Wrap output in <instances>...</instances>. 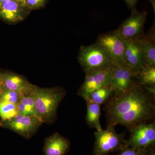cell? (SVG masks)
<instances>
[{"label":"cell","instance_id":"1","mask_svg":"<svg viewBox=\"0 0 155 155\" xmlns=\"http://www.w3.org/2000/svg\"><path fill=\"white\" fill-rule=\"evenodd\" d=\"M155 100L140 84L122 94L112 95L104 106L107 125H122L130 130L147 122L155 117Z\"/></svg>","mask_w":155,"mask_h":155},{"label":"cell","instance_id":"2","mask_svg":"<svg viewBox=\"0 0 155 155\" xmlns=\"http://www.w3.org/2000/svg\"><path fill=\"white\" fill-rule=\"evenodd\" d=\"M31 93L38 116L43 123H53L57 118L58 106L66 95L65 91L58 87L41 88L34 85Z\"/></svg>","mask_w":155,"mask_h":155},{"label":"cell","instance_id":"3","mask_svg":"<svg viewBox=\"0 0 155 155\" xmlns=\"http://www.w3.org/2000/svg\"><path fill=\"white\" fill-rule=\"evenodd\" d=\"M114 125H107L106 129L96 130L92 155H108L110 153L119 152L126 147L127 140L125 134H118Z\"/></svg>","mask_w":155,"mask_h":155},{"label":"cell","instance_id":"4","mask_svg":"<svg viewBox=\"0 0 155 155\" xmlns=\"http://www.w3.org/2000/svg\"><path fill=\"white\" fill-rule=\"evenodd\" d=\"M78 60L86 73L105 69L113 63L102 47L95 43L80 48Z\"/></svg>","mask_w":155,"mask_h":155},{"label":"cell","instance_id":"5","mask_svg":"<svg viewBox=\"0 0 155 155\" xmlns=\"http://www.w3.org/2000/svg\"><path fill=\"white\" fill-rule=\"evenodd\" d=\"M125 42V39L114 30L100 35L95 43L105 50L113 64L126 66L124 61Z\"/></svg>","mask_w":155,"mask_h":155},{"label":"cell","instance_id":"6","mask_svg":"<svg viewBox=\"0 0 155 155\" xmlns=\"http://www.w3.org/2000/svg\"><path fill=\"white\" fill-rule=\"evenodd\" d=\"M43 123L38 116H24L18 114L9 120H1L0 126L8 128L25 138L29 139L36 133Z\"/></svg>","mask_w":155,"mask_h":155},{"label":"cell","instance_id":"7","mask_svg":"<svg viewBox=\"0 0 155 155\" xmlns=\"http://www.w3.org/2000/svg\"><path fill=\"white\" fill-rule=\"evenodd\" d=\"M114 64L105 69L95 70L85 74V78L78 90V94L85 99L96 90L110 86Z\"/></svg>","mask_w":155,"mask_h":155},{"label":"cell","instance_id":"8","mask_svg":"<svg viewBox=\"0 0 155 155\" xmlns=\"http://www.w3.org/2000/svg\"><path fill=\"white\" fill-rule=\"evenodd\" d=\"M130 131V136L127 140L126 146L141 149L155 146V122L150 123L142 122Z\"/></svg>","mask_w":155,"mask_h":155},{"label":"cell","instance_id":"9","mask_svg":"<svg viewBox=\"0 0 155 155\" xmlns=\"http://www.w3.org/2000/svg\"><path fill=\"white\" fill-rule=\"evenodd\" d=\"M130 17L124 20L116 31L125 40L135 39L144 34L145 23L147 13L132 10Z\"/></svg>","mask_w":155,"mask_h":155},{"label":"cell","instance_id":"10","mask_svg":"<svg viewBox=\"0 0 155 155\" xmlns=\"http://www.w3.org/2000/svg\"><path fill=\"white\" fill-rule=\"evenodd\" d=\"M139 84L135 72L125 65L114 64L110 85L113 94L118 95L122 94Z\"/></svg>","mask_w":155,"mask_h":155},{"label":"cell","instance_id":"11","mask_svg":"<svg viewBox=\"0 0 155 155\" xmlns=\"http://www.w3.org/2000/svg\"><path fill=\"white\" fill-rule=\"evenodd\" d=\"M31 11L15 0H5L0 5V19L11 25L22 22Z\"/></svg>","mask_w":155,"mask_h":155},{"label":"cell","instance_id":"12","mask_svg":"<svg viewBox=\"0 0 155 155\" xmlns=\"http://www.w3.org/2000/svg\"><path fill=\"white\" fill-rule=\"evenodd\" d=\"M124 61L126 66L134 72L145 66L143 53L138 38L125 40Z\"/></svg>","mask_w":155,"mask_h":155},{"label":"cell","instance_id":"13","mask_svg":"<svg viewBox=\"0 0 155 155\" xmlns=\"http://www.w3.org/2000/svg\"><path fill=\"white\" fill-rule=\"evenodd\" d=\"M0 80L4 89L19 92L23 94L34 85L24 76L9 70H0Z\"/></svg>","mask_w":155,"mask_h":155},{"label":"cell","instance_id":"14","mask_svg":"<svg viewBox=\"0 0 155 155\" xmlns=\"http://www.w3.org/2000/svg\"><path fill=\"white\" fill-rule=\"evenodd\" d=\"M70 148L69 140L56 132L45 139L43 151L45 155H65Z\"/></svg>","mask_w":155,"mask_h":155},{"label":"cell","instance_id":"15","mask_svg":"<svg viewBox=\"0 0 155 155\" xmlns=\"http://www.w3.org/2000/svg\"><path fill=\"white\" fill-rule=\"evenodd\" d=\"M141 45L145 66L155 67V37L154 26L147 34H144L138 38Z\"/></svg>","mask_w":155,"mask_h":155},{"label":"cell","instance_id":"16","mask_svg":"<svg viewBox=\"0 0 155 155\" xmlns=\"http://www.w3.org/2000/svg\"><path fill=\"white\" fill-rule=\"evenodd\" d=\"M87 103V124L91 128H94L96 130H101L102 128L100 123L101 115V106L93 102L88 99H85Z\"/></svg>","mask_w":155,"mask_h":155},{"label":"cell","instance_id":"17","mask_svg":"<svg viewBox=\"0 0 155 155\" xmlns=\"http://www.w3.org/2000/svg\"><path fill=\"white\" fill-rule=\"evenodd\" d=\"M32 88L28 92L22 95L20 101L17 104L18 114L24 116H38L35 107L33 96L31 93Z\"/></svg>","mask_w":155,"mask_h":155},{"label":"cell","instance_id":"18","mask_svg":"<svg viewBox=\"0 0 155 155\" xmlns=\"http://www.w3.org/2000/svg\"><path fill=\"white\" fill-rule=\"evenodd\" d=\"M135 74L137 82L142 86L155 85V67L143 66Z\"/></svg>","mask_w":155,"mask_h":155},{"label":"cell","instance_id":"19","mask_svg":"<svg viewBox=\"0 0 155 155\" xmlns=\"http://www.w3.org/2000/svg\"><path fill=\"white\" fill-rule=\"evenodd\" d=\"M113 94L110 86H105L96 90L86 99L101 106L105 103Z\"/></svg>","mask_w":155,"mask_h":155},{"label":"cell","instance_id":"20","mask_svg":"<svg viewBox=\"0 0 155 155\" xmlns=\"http://www.w3.org/2000/svg\"><path fill=\"white\" fill-rule=\"evenodd\" d=\"M18 114L17 105L0 100V117L2 120H9Z\"/></svg>","mask_w":155,"mask_h":155},{"label":"cell","instance_id":"21","mask_svg":"<svg viewBox=\"0 0 155 155\" xmlns=\"http://www.w3.org/2000/svg\"><path fill=\"white\" fill-rule=\"evenodd\" d=\"M22 95V93L19 92L3 89L0 100L17 105L20 101Z\"/></svg>","mask_w":155,"mask_h":155},{"label":"cell","instance_id":"22","mask_svg":"<svg viewBox=\"0 0 155 155\" xmlns=\"http://www.w3.org/2000/svg\"><path fill=\"white\" fill-rule=\"evenodd\" d=\"M149 147L141 149H136L126 146L120 151L119 154L116 155H145Z\"/></svg>","mask_w":155,"mask_h":155},{"label":"cell","instance_id":"23","mask_svg":"<svg viewBox=\"0 0 155 155\" xmlns=\"http://www.w3.org/2000/svg\"><path fill=\"white\" fill-rule=\"evenodd\" d=\"M47 0H26L25 6L31 11L43 8Z\"/></svg>","mask_w":155,"mask_h":155},{"label":"cell","instance_id":"24","mask_svg":"<svg viewBox=\"0 0 155 155\" xmlns=\"http://www.w3.org/2000/svg\"><path fill=\"white\" fill-rule=\"evenodd\" d=\"M138 1L139 0H125L127 8L131 11L136 8V6Z\"/></svg>","mask_w":155,"mask_h":155},{"label":"cell","instance_id":"25","mask_svg":"<svg viewBox=\"0 0 155 155\" xmlns=\"http://www.w3.org/2000/svg\"><path fill=\"white\" fill-rule=\"evenodd\" d=\"M146 91L152 96L155 98V85H150V86H142Z\"/></svg>","mask_w":155,"mask_h":155},{"label":"cell","instance_id":"26","mask_svg":"<svg viewBox=\"0 0 155 155\" xmlns=\"http://www.w3.org/2000/svg\"><path fill=\"white\" fill-rule=\"evenodd\" d=\"M145 155H155V146L149 147Z\"/></svg>","mask_w":155,"mask_h":155},{"label":"cell","instance_id":"27","mask_svg":"<svg viewBox=\"0 0 155 155\" xmlns=\"http://www.w3.org/2000/svg\"><path fill=\"white\" fill-rule=\"evenodd\" d=\"M150 1V2L152 6V7L153 8V9L154 12H155V0H149Z\"/></svg>","mask_w":155,"mask_h":155},{"label":"cell","instance_id":"28","mask_svg":"<svg viewBox=\"0 0 155 155\" xmlns=\"http://www.w3.org/2000/svg\"><path fill=\"white\" fill-rule=\"evenodd\" d=\"M15 1H17V2L22 4L23 5L25 6L26 0H15ZM25 7H26V6H25Z\"/></svg>","mask_w":155,"mask_h":155},{"label":"cell","instance_id":"29","mask_svg":"<svg viewBox=\"0 0 155 155\" xmlns=\"http://www.w3.org/2000/svg\"><path fill=\"white\" fill-rule=\"evenodd\" d=\"M3 91V88L2 85V82L0 80V98H1V96H2V93Z\"/></svg>","mask_w":155,"mask_h":155},{"label":"cell","instance_id":"30","mask_svg":"<svg viewBox=\"0 0 155 155\" xmlns=\"http://www.w3.org/2000/svg\"><path fill=\"white\" fill-rule=\"evenodd\" d=\"M5 0H0V5L5 1Z\"/></svg>","mask_w":155,"mask_h":155}]
</instances>
